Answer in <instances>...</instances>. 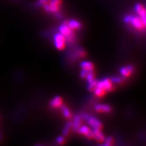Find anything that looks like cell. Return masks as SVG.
<instances>
[{
  "mask_svg": "<svg viewBox=\"0 0 146 146\" xmlns=\"http://www.w3.org/2000/svg\"><path fill=\"white\" fill-rule=\"evenodd\" d=\"M62 0H50L49 3L43 7L46 12L55 14L59 12Z\"/></svg>",
  "mask_w": 146,
  "mask_h": 146,
  "instance_id": "obj_2",
  "label": "cell"
},
{
  "mask_svg": "<svg viewBox=\"0 0 146 146\" xmlns=\"http://www.w3.org/2000/svg\"><path fill=\"white\" fill-rule=\"evenodd\" d=\"M88 117H89V116L87 114H83L82 115V118L83 119H84V120H87V119L88 118Z\"/></svg>",
  "mask_w": 146,
  "mask_h": 146,
  "instance_id": "obj_26",
  "label": "cell"
},
{
  "mask_svg": "<svg viewBox=\"0 0 146 146\" xmlns=\"http://www.w3.org/2000/svg\"><path fill=\"white\" fill-rule=\"evenodd\" d=\"M89 72V71L82 69L80 72V76L82 77V78H86V77L87 76V74H88V72Z\"/></svg>",
  "mask_w": 146,
  "mask_h": 146,
  "instance_id": "obj_22",
  "label": "cell"
},
{
  "mask_svg": "<svg viewBox=\"0 0 146 146\" xmlns=\"http://www.w3.org/2000/svg\"><path fill=\"white\" fill-rule=\"evenodd\" d=\"M88 124L93 128H98L101 129L102 127L101 122L99 120L94 116H89L87 120Z\"/></svg>",
  "mask_w": 146,
  "mask_h": 146,
  "instance_id": "obj_6",
  "label": "cell"
},
{
  "mask_svg": "<svg viewBox=\"0 0 146 146\" xmlns=\"http://www.w3.org/2000/svg\"><path fill=\"white\" fill-rule=\"evenodd\" d=\"M104 144L103 145H106V146H109L113 144V139L110 137H108L106 138H105L103 140Z\"/></svg>",
  "mask_w": 146,
  "mask_h": 146,
  "instance_id": "obj_20",
  "label": "cell"
},
{
  "mask_svg": "<svg viewBox=\"0 0 146 146\" xmlns=\"http://www.w3.org/2000/svg\"><path fill=\"white\" fill-rule=\"evenodd\" d=\"M61 107L64 116L66 118H69L71 116V113L69 109L65 106H61Z\"/></svg>",
  "mask_w": 146,
  "mask_h": 146,
  "instance_id": "obj_16",
  "label": "cell"
},
{
  "mask_svg": "<svg viewBox=\"0 0 146 146\" xmlns=\"http://www.w3.org/2000/svg\"><path fill=\"white\" fill-rule=\"evenodd\" d=\"M80 66L82 69L87 70L89 71H93L94 69V65L91 62L87 61H84L81 62Z\"/></svg>",
  "mask_w": 146,
  "mask_h": 146,
  "instance_id": "obj_14",
  "label": "cell"
},
{
  "mask_svg": "<svg viewBox=\"0 0 146 146\" xmlns=\"http://www.w3.org/2000/svg\"><path fill=\"white\" fill-rule=\"evenodd\" d=\"M71 128V123L70 122L67 123L65 126L63 131H62V134H63V135H65V136L67 135Z\"/></svg>",
  "mask_w": 146,
  "mask_h": 146,
  "instance_id": "obj_18",
  "label": "cell"
},
{
  "mask_svg": "<svg viewBox=\"0 0 146 146\" xmlns=\"http://www.w3.org/2000/svg\"><path fill=\"white\" fill-rule=\"evenodd\" d=\"M95 109L98 112L107 113L111 111V107L106 104H98L95 106Z\"/></svg>",
  "mask_w": 146,
  "mask_h": 146,
  "instance_id": "obj_10",
  "label": "cell"
},
{
  "mask_svg": "<svg viewBox=\"0 0 146 146\" xmlns=\"http://www.w3.org/2000/svg\"><path fill=\"white\" fill-rule=\"evenodd\" d=\"M68 26L72 30V29H78L81 28L80 23L76 20H70L69 22H67Z\"/></svg>",
  "mask_w": 146,
  "mask_h": 146,
  "instance_id": "obj_15",
  "label": "cell"
},
{
  "mask_svg": "<svg viewBox=\"0 0 146 146\" xmlns=\"http://www.w3.org/2000/svg\"><path fill=\"white\" fill-rule=\"evenodd\" d=\"M50 0H38V3L40 5L45 6L49 3Z\"/></svg>",
  "mask_w": 146,
  "mask_h": 146,
  "instance_id": "obj_24",
  "label": "cell"
},
{
  "mask_svg": "<svg viewBox=\"0 0 146 146\" xmlns=\"http://www.w3.org/2000/svg\"><path fill=\"white\" fill-rule=\"evenodd\" d=\"M93 138H94L98 142H102L105 139V137L101 131L100 129L93 128L92 130Z\"/></svg>",
  "mask_w": 146,
  "mask_h": 146,
  "instance_id": "obj_8",
  "label": "cell"
},
{
  "mask_svg": "<svg viewBox=\"0 0 146 146\" xmlns=\"http://www.w3.org/2000/svg\"><path fill=\"white\" fill-rule=\"evenodd\" d=\"M81 118L80 116H76L73 121L72 123L71 124V127L73 130L75 132H77L79 128L81 126Z\"/></svg>",
  "mask_w": 146,
  "mask_h": 146,
  "instance_id": "obj_13",
  "label": "cell"
},
{
  "mask_svg": "<svg viewBox=\"0 0 146 146\" xmlns=\"http://www.w3.org/2000/svg\"><path fill=\"white\" fill-rule=\"evenodd\" d=\"M65 139L64 138V137H59L57 139H56V141L59 144H62L64 142Z\"/></svg>",
  "mask_w": 146,
  "mask_h": 146,
  "instance_id": "obj_25",
  "label": "cell"
},
{
  "mask_svg": "<svg viewBox=\"0 0 146 146\" xmlns=\"http://www.w3.org/2000/svg\"><path fill=\"white\" fill-rule=\"evenodd\" d=\"M105 90H104L102 88H99V87H96L94 89V93L97 96H103L105 93Z\"/></svg>",
  "mask_w": 146,
  "mask_h": 146,
  "instance_id": "obj_17",
  "label": "cell"
},
{
  "mask_svg": "<svg viewBox=\"0 0 146 146\" xmlns=\"http://www.w3.org/2000/svg\"><path fill=\"white\" fill-rule=\"evenodd\" d=\"M96 87L102 88L105 90L109 91L112 88V82L109 79H104L97 82Z\"/></svg>",
  "mask_w": 146,
  "mask_h": 146,
  "instance_id": "obj_5",
  "label": "cell"
},
{
  "mask_svg": "<svg viewBox=\"0 0 146 146\" xmlns=\"http://www.w3.org/2000/svg\"><path fill=\"white\" fill-rule=\"evenodd\" d=\"M133 67L131 65H128L127 66L122 67L120 70V74L123 76L127 77L131 74V73L133 71Z\"/></svg>",
  "mask_w": 146,
  "mask_h": 146,
  "instance_id": "obj_11",
  "label": "cell"
},
{
  "mask_svg": "<svg viewBox=\"0 0 146 146\" xmlns=\"http://www.w3.org/2000/svg\"><path fill=\"white\" fill-rule=\"evenodd\" d=\"M62 100L61 97L59 96H55L53 99H52L50 102V106L53 108H59L62 106Z\"/></svg>",
  "mask_w": 146,
  "mask_h": 146,
  "instance_id": "obj_12",
  "label": "cell"
},
{
  "mask_svg": "<svg viewBox=\"0 0 146 146\" xmlns=\"http://www.w3.org/2000/svg\"><path fill=\"white\" fill-rule=\"evenodd\" d=\"M124 22L127 23H130L132 26L138 30H143L145 27V21L143 20L140 16H127L124 18Z\"/></svg>",
  "mask_w": 146,
  "mask_h": 146,
  "instance_id": "obj_1",
  "label": "cell"
},
{
  "mask_svg": "<svg viewBox=\"0 0 146 146\" xmlns=\"http://www.w3.org/2000/svg\"><path fill=\"white\" fill-rule=\"evenodd\" d=\"M77 132L82 135H85V136L89 138V139H91L93 138V133H92V130H90V129L88 127L86 126H80Z\"/></svg>",
  "mask_w": 146,
  "mask_h": 146,
  "instance_id": "obj_7",
  "label": "cell"
},
{
  "mask_svg": "<svg viewBox=\"0 0 146 146\" xmlns=\"http://www.w3.org/2000/svg\"><path fill=\"white\" fill-rule=\"evenodd\" d=\"M111 81L112 83H120L121 82L122 80L121 78L118 77H113L111 79Z\"/></svg>",
  "mask_w": 146,
  "mask_h": 146,
  "instance_id": "obj_23",
  "label": "cell"
},
{
  "mask_svg": "<svg viewBox=\"0 0 146 146\" xmlns=\"http://www.w3.org/2000/svg\"><path fill=\"white\" fill-rule=\"evenodd\" d=\"M97 82H98V81H96V80H94L91 82L89 83H88V89L90 91L94 90V89L96 87Z\"/></svg>",
  "mask_w": 146,
  "mask_h": 146,
  "instance_id": "obj_21",
  "label": "cell"
},
{
  "mask_svg": "<svg viewBox=\"0 0 146 146\" xmlns=\"http://www.w3.org/2000/svg\"><path fill=\"white\" fill-rule=\"evenodd\" d=\"M66 37L61 33H57L54 36V42L55 48L60 50H63L66 45Z\"/></svg>",
  "mask_w": 146,
  "mask_h": 146,
  "instance_id": "obj_3",
  "label": "cell"
},
{
  "mask_svg": "<svg viewBox=\"0 0 146 146\" xmlns=\"http://www.w3.org/2000/svg\"><path fill=\"white\" fill-rule=\"evenodd\" d=\"M135 11L138 14L139 16H140L141 18H142L143 20L145 21V9L144 7L140 3L137 4L136 6H135Z\"/></svg>",
  "mask_w": 146,
  "mask_h": 146,
  "instance_id": "obj_9",
  "label": "cell"
},
{
  "mask_svg": "<svg viewBox=\"0 0 146 146\" xmlns=\"http://www.w3.org/2000/svg\"><path fill=\"white\" fill-rule=\"evenodd\" d=\"M59 32L62 35H63L65 37H67L68 36L74 35L72 33V30L68 26L67 22H65L63 25L60 26Z\"/></svg>",
  "mask_w": 146,
  "mask_h": 146,
  "instance_id": "obj_4",
  "label": "cell"
},
{
  "mask_svg": "<svg viewBox=\"0 0 146 146\" xmlns=\"http://www.w3.org/2000/svg\"><path fill=\"white\" fill-rule=\"evenodd\" d=\"M86 78L87 81H88V83H90V82H91L94 80H95V79H94V73H93V71H89L88 72V74H87V75L86 77Z\"/></svg>",
  "mask_w": 146,
  "mask_h": 146,
  "instance_id": "obj_19",
  "label": "cell"
}]
</instances>
